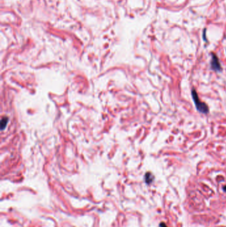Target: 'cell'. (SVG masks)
Segmentation results:
<instances>
[{
	"mask_svg": "<svg viewBox=\"0 0 226 227\" xmlns=\"http://www.w3.org/2000/svg\"><path fill=\"white\" fill-rule=\"evenodd\" d=\"M191 94H192V99H193V101H194L197 110L202 114H208L209 111H210L208 106L205 102H202L200 99L199 98V96H198V94H197V92L196 91V90L194 89H192Z\"/></svg>",
	"mask_w": 226,
	"mask_h": 227,
	"instance_id": "1",
	"label": "cell"
},
{
	"mask_svg": "<svg viewBox=\"0 0 226 227\" xmlns=\"http://www.w3.org/2000/svg\"><path fill=\"white\" fill-rule=\"evenodd\" d=\"M210 68L215 72H222V67L221 65L218 57L214 53H211V59L210 61Z\"/></svg>",
	"mask_w": 226,
	"mask_h": 227,
	"instance_id": "2",
	"label": "cell"
},
{
	"mask_svg": "<svg viewBox=\"0 0 226 227\" xmlns=\"http://www.w3.org/2000/svg\"><path fill=\"white\" fill-rule=\"evenodd\" d=\"M154 179V177L151 173H147L145 174V181L148 184L151 183Z\"/></svg>",
	"mask_w": 226,
	"mask_h": 227,
	"instance_id": "3",
	"label": "cell"
},
{
	"mask_svg": "<svg viewBox=\"0 0 226 227\" xmlns=\"http://www.w3.org/2000/svg\"><path fill=\"white\" fill-rule=\"evenodd\" d=\"M7 121H8L7 118H3L2 119V129H3L4 125H6Z\"/></svg>",
	"mask_w": 226,
	"mask_h": 227,
	"instance_id": "4",
	"label": "cell"
},
{
	"mask_svg": "<svg viewBox=\"0 0 226 227\" xmlns=\"http://www.w3.org/2000/svg\"><path fill=\"white\" fill-rule=\"evenodd\" d=\"M161 227H167L164 223H161Z\"/></svg>",
	"mask_w": 226,
	"mask_h": 227,
	"instance_id": "5",
	"label": "cell"
},
{
	"mask_svg": "<svg viewBox=\"0 0 226 227\" xmlns=\"http://www.w3.org/2000/svg\"><path fill=\"white\" fill-rule=\"evenodd\" d=\"M223 189H224V191H225V192H226V185L224 187V188H223Z\"/></svg>",
	"mask_w": 226,
	"mask_h": 227,
	"instance_id": "6",
	"label": "cell"
}]
</instances>
